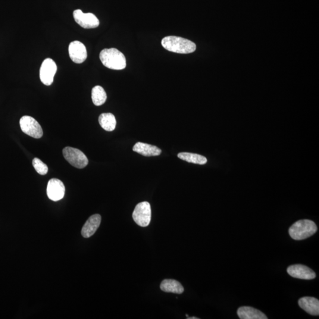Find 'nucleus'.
<instances>
[{
  "instance_id": "nucleus-1",
  "label": "nucleus",
  "mask_w": 319,
  "mask_h": 319,
  "mask_svg": "<svg viewBox=\"0 0 319 319\" xmlns=\"http://www.w3.org/2000/svg\"><path fill=\"white\" fill-rule=\"evenodd\" d=\"M161 45L167 51L180 54H188L195 52L196 49L195 43L177 36L165 37L162 40Z\"/></svg>"
},
{
  "instance_id": "nucleus-2",
  "label": "nucleus",
  "mask_w": 319,
  "mask_h": 319,
  "mask_svg": "<svg viewBox=\"0 0 319 319\" xmlns=\"http://www.w3.org/2000/svg\"><path fill=\"white\" fill-rule=\"evenodd\" d=\"M99 58L102 64L111 70H123L126 67V57L117 49L102 50L100 53Z\"/></svg>"
},
{
  "instance_id": "nucleus-3",
  "label": "nucleus",
  "mask_w": 319,
  "mask_h": 319,
  "mask_svg": "<svg viewBox=\"0 0 319 319\" xmlns=\"http://www.w3.org/2000/svg\"><path fill=\"white\" fill-rule=\"evenodd\" d=\"M317 231L318 227L314 221L303 220L297 221L292 225L289 233L293 239L300 240L314 236Z\"/></svg>"
},
{
  "instance_id": "nucleus-4",
  "label": "nucleus",
  "mask_w": 319,
  "mask_h": 319,
  "mask_svg": "<svg viewBox=\"0 0 319 319\" xmlns=\"http://www.w3.org/2000/svg\"><path fill=\"white\" fill-rule=\"evenodd\" d=\"M63 155L65 159L75 167L83 168L88 164V159L79 149L67 147L63 150Z\"/></svg>"
},
{
  "instance_id": "nucleus-5",
  "label": "nucleus",
  "mask_w": 319,
  "mask_h": 319,
  "mask_svg": "<svg viewBox=\"0 0 319 319\" xmlns=\"http://www.w3.org/2000/svg\"><path fill=\"white\" fill-rule=\"evenodd\" d=\"M133 218L135 223L142 227H148L151 221V206L148 202H140L136 206Z\"/></svg>"
},
{
  "instance_id": "nucleus-6",
  "label": "nucleus",
  "mask_w": 319,
  "mask_h": 319,
  "mask_svg": "<svg viewBox=\"0 0 319 319\" xmlns=\"http://www.w3.org/2000/svg\"><path fill=\"white\" fill-rule=\"evenodd\" d=\"M20 128L23 132L34 139H40L43 136L42 128L34 118L22 117L20 120Z\"/></svg>"
},
{
  "instance_id": "nucleus-7",
  "label": "nucleus",
  "mask_w": 319,
  "mask_h": 319,
  "mask_svg": "<svg viewBox=\"0 0 319 319\" xmlns=\"http://www.w3.org/2000/svg\"><path fill=\"white\" fill-rule=\"evenodd\" d=\"M57 71V65L51 58L44 60L40 69V78L42 82L46 86L51 85Z\"/></svg>"
},
{
  "instance_id": "nucleus-8",
  "label": "nucleus",
  "mask_w": 319,
  "mask_h": 319,
  "mask_svg": "<svg viewBox=\"0 0 319 319\" xmlns=\"http://www.w3.org/2000/svg\"><path fill=\"white\" fill-rule=\"evenodd\" d=\"M73 15L75 21L84 29H94L99 26L98 18L92 13H83L82 10H76Z\"/></svg>"
},
{
  "instance_id": "nucleus-9",
  "label": "nucleus",
  "mask_w": 319,
  "mask_h": 319,
  "mask_svg": "<svg viewBox=\"0 0 319 319\" xmlns=\"http://www.w3.org/2000/svg\"><path fill=\"white\" fill-rule=\"evenodd\" d=\"M65 193V187L62 181L53 178L49 181L47 186V195L53 201L57 202L63 199Z\"/></svg>"
},
{
  "instance_id": "nucleus-10",
  "label": "nucleus",
  "mask_w": 319,
  "mask_h": 319,
  "mask_svg": "<svg viewBox=\"0 0 319 319\" xmlns=\"http://www.w3.org/2000/svg\"><path fill=\"white\" fill-rule=\"evenodd\" d=\"M69 54L74 63L80 64L87 58V51L85 45L80 41L72 42L69 46Z\"/></svg>"
},
{
  "instance_id": "nucleus-11",
  "label": "nucleus",
  "mask_w": 319,
  "mask_h": 319,
  "mask_svg": "<svg viewBox=\"0 0 319 319\" xmlns=\"http://www.w3.org/2000/svg\"><path fill=\"white\" fill-rule=\"evenodd\" d=\"M287 273L293 278L302 280H313L317 275L311 268L301 264L290 265L287 268Z\"/></svg>"
},
{
  "instance_id": "nucleus-12",
  "label": "nucleus",
  "mask_w": 319,
  "mask_h": 319,
  "mask_svg": "<svg viewBox=\"0 0 319 319\" xmlns=\"http://www.w3.org/2000/svg\"><path fill=\"white\" fill-rule=\"evenodd\" d=\"M101 222V215L95 214L91 216L83 225L82 231H81V234L83 237L87 239V238L92 237L98 229Z\"/></svg>"
},
{
  "instance_id": "nucleus-13",
  "label": "nucleus",
  "mask_w": 319,
  "mask_h": 319,
  "mask_svg": "<svg viewBox=\"0 0 319 319\" xmlns=\"http://www.w3.org/2000/svg\"><path fill=\"white\" fill-rule=\"evenodd\" d=\"M300 307L313 316L319 315V300L312 297H304L299 300Z\"/></svg>"
},
{
  "instance_id": "nucleus-14",
  "label": "nucleus",
  "mask_w": 319,
  "mask_h": 319,
  "mask_svg": "<svg viewBox=\"0 0 319 319\" xmlns=\"http://www.w3.org/2000/svg\"><path fill=\"white\" fill-rule=\"evenodd\" d=\"M133 151L139 153L146 157L158 156L161 154V150L155 146L138 142L133 147Z\"/></svg>"
},
{
  "instance_id": "nucleus-15",
  "label": "nucleus",
  "mask_w": 319,
  "mask_h": 319,
  "mask_svg": "<svg viewBox=\"0 0 319 319\" xmlns=\"http://www.w3.org/2000/svg\"><path fill=\"white\" fill-rule=\"evenodd\" d=\"M238 316L240 319H267V317L259 310L254 308L243 306L238 310Z\"/></svg>"
},
{
  "instance_id": "nucleus-16",
  "label": "nucleus",
  "mask_w": 319,
  "mask_h": 319,
  "mask_svg": "<svg viewBox=\"0 0 319 319\" xmlns=\"http://www.w3.org/2000/svg\"><path fill=\"white\" fill-rule=\"evenodd\" d=\"M160 289L164 292L180 294L184 292V288L181 284L176 280H164L162 281Z\"/></svg>"
},
{
  "instance_id": "nucleus-17",
  "label": "nucleus",
  "mask_w": 319,
  "mask_h": 319,
  "mask_svg": "<svg viewBox=\"0 0 319 319\" xmlns=\"http://www.w3.org/2000/svg\"><path fill=\"white\" fill-rule=\"evenodd\" d=\"M100 126L106 131H112L116 127L117 121L111 113H103L99 117Z\"/></svg>"
},
{
  "instance_id": "nucleus-18",
  "label": "nucleus",
  "mask_w": 319,
  "mask_h": 319,
  "mask_svg": "<svg viewBox=\"0 0 319 319\" xmlns=\"http://www.w3.org/2000/svg\"><path fill=\"white\" fill-rule=\"evenodd\" d=\"M178 158L188 162L203 165L207 162V159L204 156L190 153H180L177 155Z\"/></svg>"
},
{
  "instance_id": "nucleus-19",
  "label": "nucleus",
  "mask_w": 319,
  "mask_h": 319,
  "mask_svg": "<svg viewBox=\"0 0 319 319\" xmlns=\"http://www.w3.org/2000/svg\"><path fill=\"white\" fill-rule=\"evenodd\" d=\"M107 99V95L104 88L101 86H96L92 90V99L96 106H101L104 104Z\"/></svg>"
},
{
  "instance_id": "nucleus-20",
  "label": "nucleus",
  "mask_w": 319,
  "mask_h": 319,
  "mask_svg": "<svg viewBox=\"0 0 319 319\" xmlns=\"http://www.w3.org/2000/svg\"><path fill=\"white\" fill-rule=\"evenodd\" d=\"M32 164L36 171L40 174L45 175L48 173V167L45 163L38 158L33 160Z\"/></svg>"
},
{
  "instance_id": "nucleus-21",
  "label": "nucleus",
  "mask_w": 319,
  "mask_h": 319,
  "mask_svg": "<svg viewBox=\"0 0 319 319\" xmlns=\"http://www.w3.org/2000/svg\"><path fill=\"white\" fill-rule=\"evenodd\" d=\"M187 319H199V318H195V317H192V318H189L188 317V318H187Z\"/></svg>"
}]
</instances>
